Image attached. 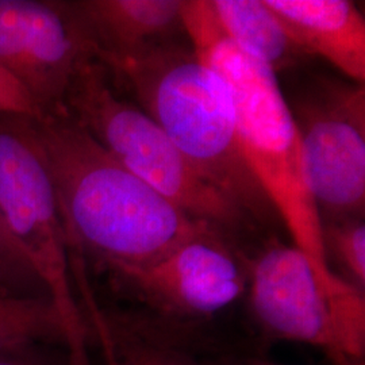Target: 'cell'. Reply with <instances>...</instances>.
<instances>
[{
	"mask_svg": "<svg viewBox=\"0 0 365 365\" xmlns=\"http://www.w3.org/2000/svg\"><path fill=\"white\" fill-rule=\"evenodd\" d=\"M250 310L271 339L310 345L336 365H364V291L319 277L294 245L271 241L248 260Z\"/></svg>",
	"mask_w": 365,
	"mask_h": 365,
	"instance_id": "6",
	"label": "cell"
},
{
	"mask_svg": "<svg viewBox=\"0 0 365 365\" xmlns=\"http://www.w3.org/2000/svg\"><path fill=\"white\" fill-rule=\"evenodd\" d=\"M107 72L130 88L140 108L248 220L262 222L276 214L242 156L226 83L191 45L170 41Z\"/></svg>",
	"mask_w": 365,
	"mask_h": 365,
	"instance_id": "3",
	"label": "cell"
},
{
	"mask_svg": "<svg viewBox=\"0 0 365 365\" xmlns=\"http://www.w3.org/2000/svg\"><path fill=\"white\" fill-rule=\"evenodd\" d=\"M0 289L16 297H46L33 265L0 215Z\"/></svg>",
	"mask_w": 365,
	"mask_h": 365,
	"instance_id": "16",
	"label": "cell"
},
{
	"mask_svg": "<svg viewBox=\"0 0 365 365\" xmlns=\"http://www.w3.org/2000/svg\"><path fill=\"white\" fill-rule=\"evenodd\" d=\"M235 365H274V364H269V363H257V361H249V363H244V364H235Z\"/></svg>",
	"mask_w": 365,
	"mask_h": 365,
	"instance_id": "20",
	"label": "cell"
},
{
	"mask_svg": "<svg viewBox=\"0 0 365 365\" xmlns=\"http://www.w3.org/2000/svg\"><path fill=\"white\" fill-rule=\"evenodd\" d=\"M321 225L322 245L329 268L334 262L339 267V276L364 291V218L325 221Z\"/></svg>",
	"mask_w": 365,
	"mask_h": 365,
	"instance_id": "15",
	"label": "cell"
},
{
	"mask_svg": "<svg viewBox=\"0 0 365 365\" xmlns=\"http://www.w3.org/2000/svg\"><path fill=\"white\" fill-rule=\"evenodd\" d=\"M209 1L225 36L274 75L298 66L307 57L265 0Z\"/></svg>",
	"mask_w": 365,
	"mask_h": 365,
	"instance_id": "12",
	"label": "cell"
},
{
	"mask_svg": "<svg viewBox=\"0 0 365 365\" xmlns=\"http://www.w3.org/2000/svg\"><path fill=\"white\" fill-rule=\"evenodd\" d=\"M289 108L321 222L364 218V84L319 78Z\"/></svg>",
	"mask_w": 365,
	"mask_h": 365,
	"instance_id": "7",
	"label": "cell"
},
{
	"mask_svg": "<svg viewBox=\"0 0 365 365\" xmlns=\"http://www.w3.org/2000/svg\"><path fill=\"white\" fill-rule=\"evenodd\" d=\"M63 344L61 319L48 297L0 294V351Z\"/></svg>",
	"mask_w": 365,
	"mask_h": 365,
	"instance_id": "13",
	"label": "cell"
},
{
	"mask_svg": "<svg viewBox=\"0 0 365 365\" xmlns=\"http://www.w3.org/2000/svg\"><path fill=\"white\" fill-rule=\"evenodd\" d=\"M90 318L102 346L111 352L118 365H199L185 354L141 336L123 317L110 315L96 306Z\"/></svg>",
	"mask_w": 365,
	"mask_h": 365,
	"instance_id": "14",
	"label": "cell"
},
{
	"mask_svg": "<svg viewBox=\"0 0 365 365\" xmlns=\"http://www.w3.org/2000/svg\"><path fill=\"white\" fill-rule=\"evenodd\" d=\"M184 0L71 1L91 41L95 58L106 69L184 31Z\"/></svg>",
	"mask_w": 365,
	"mask_h": 365,
	"instance_id": "10",
	"label": "cell"
},
{
	"mask_svg": "<svg viewBox=\"0 0 365 365\" xmlns=\"http://www.w3.org/2000/svg\"><path fill=\"white\" fill-rule=\"evenodd\" d=\"M307 57L319 56L354 83L365 81V19L348 0H265Z\"/></svg>",
	"mask_w": 365,
	"mask_h": 365,
	"instance_id": "11",
	"label": "cell"
},
{
	"mask_svg": "<svg viewBox=\"0 0 365 365\" xmlns=\"http://www.w3.org/2000/svg\"><path fill=\"white\" fill-rule=\"evenodd\" d=\"M0 113L39 119L38 111L27 92L0 68Z\"/></svg>",
	"mask_w": 365,
	"mask_h": 365,
	"instance_id": "17",
	"label": "cell"
},
{
	"mask_svg": "<svg viewBox=\"0 0 365 365\" xmlns=\"http://www.w3.org/2000/svg\"><path fill=\"white\" fill-rule=\"evenodd\" d=\"M95 51L71 1L0 0V68L27 92L39 119L66 98Z\"/></svg>",
	"mask_w": 365,
	"mask_h": 365,
	"instance_id": "8",
	"label": "cell"
},
{
	"mask_svg": "<svg viewBox=\"0 0 365 365\" xmlns=\"http://www.w3.org/2000/svg\"><path fill=\"white\" fill-rule=\"evenodd\" d=\"M0 294H1V292H0Z\"/></svg>",
	"mask_w": 365,
	"mask_h": 365,
	"instance_id": "22",
	"label": "cell"
},
{
	"mask_svg": "<svg viewBox=\"0 0 365 365\" xmlns=\"http://www.w3.org/2000/svg\"><path fill=\"white\" fill-rule=\"evenodd\" d=\"M0 365H58L43 345L0 351Z\"/></svg>",
	"mask_w": 365,
	"mask_h": 365,
	"instance_id": "18",
	"label": "cell"
},
{
	"mask_svg": "<svg viewBox=\"0 0 365 365\" xmlns=\"http://www.w3.org/2000/svg\"><path fill=\"white\" fill-rule=\"evenodd\" d=\"M37 126L69 253L92 261L111 282L218 229L191 218L134 176L68 111L37 119Z\"/></svg>",
	"mask_w": 365,
	"mask_h": 365,
	"instance_id": "1",
	"label": "cell"
},
{
	"mask_svg": "<svg viewBox=\"0 0 365 365\" xmlns=\"http://www.w3.org/2000/svg\"><path fill=\"white\" fill-rule=\"evenodd\" d=\"M212 229L113 283L157 313L202 319L232 306L248 288V260Z\"/></svg>",
	"mask_w": 365,
	"mask_h": 365,
	"instance_id": "9",
	"label": "cell"
},
{
	"mask_svg": "<svg viewBox=\"0 0 365 365\" xmlns=\"http://www.w3.org/2000/svg\"><path fill=\"white\" fill-rule=\"evenodd\" d=\"M106 353V357H107V363L108 365H118L117 361H115V359H114V356L111 354V352L108 351V349H103Z\"/></svg>",
	"mask_w": 365,
	"mask_h": 365,
	"instance_id": "19",
	"label": "cell"
},
{
	"mask_svg": "<svg viewBox=\"0 0 365 365\" xmlns=\"http://www.w3.org/2000/svg\"><path fill=\"white\" fill-rule=\"evenodd\" d=\"M182 25L197 57L229 88L249 170L286 225L292 245L327 279L334 271L327 265L321 217L302 167L299 134L277 76L225 36L209 0H184Z\"/></svg>",
	"mask_w": 365,
	"mask_h": 365,
	"instance_id": "2",
	"label": "cell"
},
{
	"mask_svg": "<svg viewBox=\"0 0 365 365\" xmlns=\"http://www.w3.org/2000/svg\"><path fill=\"white\" fill-rule=\"evenodd\" d=\"M66 111L134 176L197 221L222 232L249 221L211 185L140 106L122 99L105 66L81 68L66 98Z\"/></svg>",
	"mask_w": 365,
	"mask_h": 365,
	"instance_id": "5",
	"label": "cell"
},
{
	"mask_svg": "<svg viewBox=\"0 0 365 365\" xmlns=\"http://www.w3.org/2000/svg\"><path fill=\"white\" fill-rule=\"evenodd\" d=\"M0 292H1V294H7V292H4V291H1V289H0ZM9 295H10V294H9Z\"/></svg>",
	"mask_w": 365,
	"mask_h": 365,
	"instance_id": "21",
	"label": "cell"
},
{
	"mask_svg": "<svg viewBox=\"0 0 365 365\" xmlns=\"http://www.w3.org/2000/svg\"><path fill=\"white\" fill-rule=\"evenodd\" d=\"M0 215L38 276L66 334L68 365H91L66 227L37 119L0 113Z\"/></svg>",
	"mask_w": 365,
	"mask_h": 365,
	"instance_id": "4",
	"label": "cell"
}]
</instances>
